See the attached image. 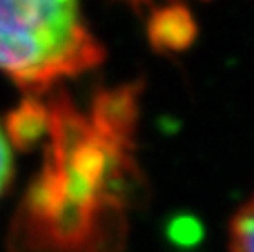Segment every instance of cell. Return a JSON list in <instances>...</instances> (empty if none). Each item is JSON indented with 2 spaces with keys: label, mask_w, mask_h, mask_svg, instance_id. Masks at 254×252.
Returning <instances> with one entry per match:
<instances>
[{
  "label": "cell",
  "mask_w": 254,
  "mask_h": 252,
  "mask_svg": "<svg viewBox=\"0 0 254 252\" xmlns=\"http://www.w3.org/2000/svg\"><path fill=\"white\" fill-rule=\"evenodd\" d=\"M47 107L38 105V103H29L13 114V121L9 123V132L18 145H27V143L36 141L43 132H47Z\"/></svg>",
  "instance_id": "4"
},
{
  "label": "cell",
  "mask_w": 254,
  "mask_h": 252,
  "mask_svg": "<svg viewBox=\"0 0 254 252\" xmlns=\"http://www.w3.org/2000/svg\"><path fill=\"white\" fill-rule=\"evenodd\" d=\"M11 174H13V154H11V147H9L7 134L0 127V196L7 190L9 181H11Z\"/></svg>",
  "instance_id": "6"
},
{
  "label": "cell",
  "mask_w": 254,
  "mask_h": 252,
  "mask_svg": "<svg viewBox=\"0 0 254 252\" xmlns=\"http://www.w3.org/2000/svg\"><path fill=\"white\" fill-rule=\"evenodd\" d=\"M230 252H254V196L230 223Z\"/></svg>",
  "instance_id": "5"
},
{
  "label": "cell",
  "mask_w": 254,
  "mask_h": 252,
  "mask_svg": "<svg viewBox=\"0 0 254 252\" xmlns=\"http://www.w3.org/2000/svg\"><path fill=\"white\" fill-rule=\"evenodd\" d=\"M127 2H131V4H140V2H149V0H127Z\"/></svg>",
  "instance_id": "7"
},
{
  "label": "cell",
  "mask_w": 254,
  "mask_h": 252,
  "mask_svg": "<svg viewBox=\"0 0 254 252\" xmlns=\"http://www.w3.org/2000/svg\"><path fill=\"white\" fill-rule=\"evenodd\" d=\"M101 61L78 0H0V71L16 85L43 92Z\"/></svg>",
  "instance_id": "2"
},
{
  "label": "cell",
  "mask_w": 254,
  "mask_h": 252,
  "mask_svg": "<svg viewBox=\"0 0 254 252\" xmlns=\"http://www.w3.org/2000/svg\"><path fill=\"white\" fill-rule=\"evenodd\" d=\"M194 20L183 4H167L149 20V38L158 49H185L194 38Z\"/></svg>",
  "instance_id": "3"
},
{
  "label": "cell",
  "mask_w": 254,
  "mask_h": 252,
  "mask_svg": "<svg viewBox=\"0 0 254 252\" xmlns=\"http://www.w3.org/2000/svg\"><path fill=\"white\" fill-rule=\"evenodd\" d=\"M52 152L18 217V252H116L121 246L125 181L131 163V89L103 94L94 123L74 107L47 110Z\"/></svg>",
  "instance_id": "1"
}]
</instances>
